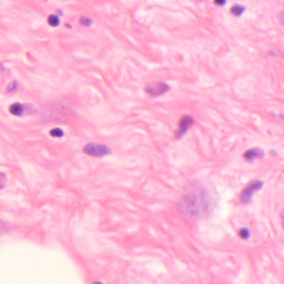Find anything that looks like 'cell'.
<instances>
[{"instance_id": "cell-1", "label": "cell", "mask_w": 284, "mask_h": 284, "mask_svg": "<svg viewBox=\"0 0 284 284\" xmlns=\"http://www.w3.org/2000/svg\"><path fill=\"white\" fill-rule=\"evenodd\" d=\"M178 208L182 213L188 216L198 217L207 212L208 205L207 198H200L196 194H189L181 199Z\"/></svg>"}, {"instance_id": "cell-2", "label": "cell", "mask_w": 284, "mask_h": 284, "mask_svg": "<svg viewBox=\"0 0 284 284\" xmlns=\"http://www.w3.org/2000/svg\"><path fill=\"white\" fill-rule=\"evenodd\" d=\"M83 152L89 156L101 157L111 153L110 149L104 144L89 143L83 148Z\"/></svg>"}, {"instance_id": "cell-3", "label": "cell", "mask_w": 284, "mask_h": 284, "mask_svg": "<svg viewBox=\"0 0 284 284\" xmlns=\"http://www.w3.org/2000/svg\"><path fill=\"white\" fill-rule=\"evenodd\" d=\"M263 185V183L260 181H253L247 185L246 187L241 192L240 196V200L244 203H247L250 201L254 191L259 190Z\"/></svg>"}, {"instance_id": "cell-4", "label": "cell", "mask_w": 284, "mask_h": 284, "mask_svg": "<svg viewBox=\"0 0 284 284\" xmlns=\"http://www.w3.org/2000/svg\"><path fill=\"white\" fill-rule=\"evenodd\" d=\"M169 86L164 82H159L146 87L145 92L153 97H159L165 94L169 89Z\"/></svg>"}, {"instance_id": "cell-5", "label": "cell", "mask_w": 284, "mask_h": 284, "mask_svg": "<svg viewBox=\"0 0 284 284\" xmlns=\"http://www.w3.org/2000/svg\"><path fill=\"white\" fill-rule=\"evenodd\" d=\"M194 119L192 117L186 115L183 117L179 122V128L175 133V137L181 138L186 133L190 127L194 124Z\"/></svg>"}, {"instance_id": "cell-6", "label": "cell", "mask_w": 284, "mask_h": 284, "mask_svg": "<svg viewBox=\"0 0 284 284\" xmlns=\"http://www.w3.org/2000/svg\"><path fill=\"white\" fill-rule=\"evenodd\" d=\"M264 156L263 150L259 148H255L248 149L245 152L243 157L248 161H252L257 158H261Z\"/></svg>"}, {"instance_id": "cell-7", "label": "cell", "mask_w": 284, "mask_h": 284, "mask_svg": "<svg viewBox=\"0 0 284 284\" xmlns=\"http://www.w3.org/2000/svg\"><path fill=\"white\" fill-rule=\"evenodd\" d=\"M9 112L13 115L16 116H21L23 112V107L21 104L19 103H15L12 104L9 109Z\"/></svg>"}, {"instance_id": "cell-8", "label": "cell", "mask_w": 284, "mask_h": 284, "mask_svg": "<svg viewBox=\"0 0 284 284\" xmlns=\"http://www.w3.org/2000/svg\"><path fill=\"white\" fill-rule=\"evenodd\" d=\"M244 8L239 5H234V6H232L231 8V9H230V11L232 15L236 16L241 15L244 12Z\"/></svg>"}, {"instance_id": "cell-9", "label": "cell", "mask_w": 284, "mask_h": 284, "mask_svg": "<svg viewBox=\"0 0 284 284\" xmlns=\"http://www.w3.org/2000/svg\"><path fill=\"white\" fill-rule=\"evenodd\" d=\"M48 22L49 25L53 27H56L59 24V20L58 16L55 15H51L48 18Z\"/></svg>"}, {"instance_id": "cell-10", "label": "cell", "mask_w": 284, "mask_h": 284, "mask_svg": "<svg viewBox=\"0 0 284 284\" xmlns=\"http://www.w3.org/2000/svg\"><path fill=\"white\" fill-rule=\"evenodd\" d=\"M49 133L54 137H62L64 135V132L63 130L59 128L52 129V130H51Z\"/></svg>"}, {"instance_id": "cell-11", "label": "cell", "mask_w": 284, "mask_h": 284, "mask_svg": "<svg viewBox=\"0 0 284 284\" xmlns=\"http://www.w3.org/2000/svg\"><path fill=\"white\" fill-rule=\"evenodd\" d=\"M239 235L241 239L244 240H246L249 238L250 236L249 230L246 228L241 229L239 232Z\"/></svg>"}, {"instance_id": "cell-12", "label": "cell", "mask_w": 284, "mask_h": 284, "mask_svg": "<svg viewBox=\"0 0 284 284\" xmlns=\"http://www.w3.org/2000/svg\"><path fill=\"white\" fill-rule=\"evenodd\" d=\"M81 25L84 26H89L92 24V21L91 19L86 17H81L80 20Z\"/></svg>"}, {"instance_id": "cell-13", "label": "cell", "mask_w": 284, "mask_h": 284, "mask_svg": "<svg viewBox=\"0 0 284 284\" xmlns=\"http://www.w3.org/2000/svg\"><path fill=\"white\" fill-rule=\"evenodd\" d=\"M17 83L16 82H13L11 83L8 86L7 88V90L8 92H13L17 88Z\"/></svg>"}, {"instance_id": "cell-14", "label": "cell", "mask_w": 284, "mask_h": 284, "mask_svg": "<svg viewBox=\"0 0 284 284\" xmlns=\"http://www.w3.org/2000/svg\"><path fill=\"white\" fill-rule=\"evenodd\" d=\"M214 3L218 6H223L226 3V0H214Z\"/></svg>"}, {"instance_id": "cell-15", "label": "cell", "mask_w": 284, "mask_h": 284, "mask_svg": "<svg viewBox=\"0 0 284 284\" xmlns=\"http://www.w3.org/2000/svg\"><path fill=\"white\" fill-rule=\"evenodd\" d=\"M281 220H282V225H283L284 229V211L281 213Z\"/></svg>"}, {"instance_id": "cell-16", "label": "cell", "mask_w": 284, "mask_h": 284, "mask_svg": "<svg viewBox=\"0 0 284 284\" xmlns=\"http://www.w3.org/2000/svg\"><path fill=\"white\" fill-rule=\"evenodd\" d=\"M57 13H58L59 15H63L62 11L61 10H60V9H58V11H57Z\"/></svg>"}, {"instance_id": "cell-17", "label": "cell", "mask_w": 284, "mask_h": 284, "mask_svg": "<svg viewBox=\"0 0 284 284\" xmlns=\"http://www.w3.org/2000/svg\"><path fill=\"white\" fill-rule=\"evenodd\" d=\"M280 118H281V119H284V114H281L280 115Z\"/></svg>"}, {"instance_id": "cell-18", "label": "cell", "mask_w": 284, "mask_h": 284, "mask_svg": "<svg viewBox=\"0 0 284 284\" xmlns=\"http://www.w3.org/2000/svg\"><path fill=\"white\" fill-rule=\"evenodd\" d=\"M65 26H66V27H67L68 28H72L71 25H68V24H67H67H65Z\"/></svg>"}, {"instance_id": "cell-19", "label": "cell", "mask_w": 284, "mask_h": 284, "mask_svg": "<svg viewBox=\"0 0 284 284\" xmlns=\"http://www.w3.org/2000/svg\"><path fill=\"white\" fill-rule=\"evenodd\" d=\"M192 1H198L199 0H192Z\"/></svg>"}]
</instances>
